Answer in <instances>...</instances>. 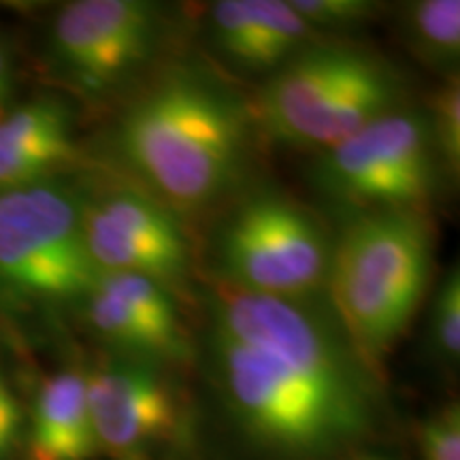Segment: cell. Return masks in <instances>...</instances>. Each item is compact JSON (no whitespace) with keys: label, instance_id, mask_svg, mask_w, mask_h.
<instances>
[{"label":"cell","instance_id":"11","mask_svg":"<svg viewBox=\"0 0 460 460\" xmlns=\"http://www.w3.org/2000/svg\"><path fill=\"white\" fill-rule=\"evenodd\" d=\"M99 450L122 456L169 439L180 424V402L158 365L115 358L85 376Z\"/></svg>","mask_w":460,"mask_h":460},{"label":"cell","instance_id":"10","mask_svg":"<svg viewBox=\"0 0 460 460\" xmlns=\"http://www.w3.org/2000/svg\"><path fill=\"white\" fill-rule=\"evenodd\" d=\"M92 332L122 358L160 365L188 354V332L171 290L132 273H99L84 296Z\"/></svg>","mask_w":460,"mask_h":460},{"label":"cell","instance_id":"6","mask_svg":"<svg viewBox=\"0 0 460 460\" xmlns=\"http://www.w3.org/2000/svg\"><path fill=\"white\" fill-rule=\"evenodd\" d=\"M331 252L318 217L273 192L243 200L216 243L217 267L230 288L284 298L314 296L329 278Z\"/></svg>","mask_w":460,"mask_h":460},{"label":"cell","instance_id":"7","mask_svg":"<svg viewBox=\"0 0 460 460\" xmlns=\"http://www.w3.org/2000/svg\"><path fill=\"white\" fill-rule=\"evenodd\" d=\"M99 269L84 237L82 199L51 181L0 192V281L43 301L84 298Z\"/></svg>","mask_w":460,"mask_h":460},{"label":"cell","instance_id":"22","mask_svg":"<svg viewBox=\"0 0 460 460\" xmlns=\"http://www.w3.org/2000/svg\"><path fill=\"white\" fill-rule=\"evenodd\" d=\"M356 460H393V458H386V456H362V458H356Z\"/></svg>","mask_w":460,"mask_h":460},{"label":"cell","instance_id":"17","mask_svg":"<svg viewBox=\"0 0 460 460\" xmlns=\"http://www.w3.org/2000/svg\"><path fill=\"white\" fill-rule=\"evenodd\" d=\"M430 345L446 365H456L460 356V271L450 269L437 288L430 314Z\"/></svg>","mask_w":460,"mask_h":460},{"label":"cell","instance_id":"13","mask_svg":"<svg viewBox=\"0 0 460 460\" xmlns=\"http://www.w3.org/2000/svg\"><path fill=\"white\" fill-rule=\"evenodd\" d=\"M73 152V119L60 101L17 107L0 118V192L48 181Z\"/></svg>","mask_w":460,"mask_h":460},{"label":"cell","instance_id":"20","mask_svg":"<svg viewBox=\"0 0 460 460\" xmlns=\"http://www.w3.org/2000/svg\"><path fill=\"white\" fill-rule=\"evenodd\" d=\"M22 424L24 418H22L20 402L9 388L7 379L0 376V460L13 456L22 437Z\"/></svg>","mask_w":460,"mask_h":460},{"label":"cell","instance_id":"8","mask_svg":"<svg viewBox=\"0 0 460 460\" xmlns=\"http://www.w3.org/2000/svg\"><path fill=\"white\" fill-rule=\"evenodd\" d=\"M164 20L143 0H75L51 28L56 65L75 88L109 94L137 77L156 58Z\"/></svg>","mask_w":460,"mask_h":460},{"label":"cell","instance_id":"16","mask_svg":"<svg viewBox=\"0 0 460 460\" xmlns=\"http://www.w3.org/2000/svg\"><path fill=\"white\" fill-rule=\"evenodd\" d=\"M437 158L447 177H458L460 169V82L458 75L439 85L427 111Z\"/></svg>","mask_w":460,"mask_h":460},{"label":"cell","instance_id":"14","mask_svg":"<svg viewBox=\"0 0 460 460\" xmlns=\"http://www.w3.org/2000/svg\"><path fill=\"white\" fill-rule=\"evenodd\" d=\"M99 452L88 407L85 376L62 371L45 379L34 399L28 456L31 460H90Z\"/></svg>","mask_w":460,"mask_h":460},{"label":"cell","instance_id":"15","mask_svg":"<svg viewBox=\"0 0 460 460\" xmlns=\"http://www.w3.org/2000/svg\"><path fill=\"white\" fill-rule=\"evenodd\" d=\"M405 41L420 62L446 79L458 75L460 3L458 0H418L402 9Z\"/></svg>","mask_w":460,"mask_h":460},{"label":"cell","instance_id":"5","mask_svg":"<svg viewBox=\"0 0 460 460\" xmlns=\"http://www.w3.org/2000/svg\"><path fill=\"white\" fill-rule=\"evenodd\" d=\"M439 171L427 111L402 105L318 152L309 180L332 205L360 216L424 211Z\"/></svg>","mask_w":460,"mask_h":460},{"label":"cell","instance_id":"9","mask_svg":"<svg viewBox=\"0 0 460 460\" xmlns=\"http://www.w3.org/2000/svg\"><path fill=\"white\" fill-rule=\"evenodd\" d=\"M84 237L99 273H132L164 288L181 284L190 245L180 217L146 190L113 188L82 200Z\"/></svg>","mask_w":460,"mask_h":460},{"label":"cell","instance_id":"21","mask_svg":"<svg viewBox=\"0 0 460 460\" xmlns=\"http://www.w3.org/2000/svg\"><path fill=\"white\" fill-rule=\"evenodd\" d=\"M11 94V71H9V60L4 56L3 45H0V115H3V107L7 102Z\"/></svg>","mask_w":460,"mask_h":460},{"label":"cell","instance_id":"3","mask_svg":"<svg viewBox=\"0 0 460 460\" xmlns=\"http://www.w3.org/2000/svg\"><path fill=\"white\" fill-rule=\"evenodd\" d=\"M430 267L433 224L424 211L352 216L332 245V314L371 373L416 315Z\"/></svg>","mask_w":460,"mask_h":460},{"label":"cell","instance_id":"2","mask_svg":"<svg viewBox=\"0 0 460 460\" xmlns=\"http://www.w3.org/2000/svg\"><path fill=\"white\" fill-rule=\"evenodd\" d=\"M250 102L200 68H171L124 107L119 163L169 209L199 211L237 186L250 160Z\"/></svg>","mask_w":460,"mask_h":460},{"label":"cell","instance_id":"12","mask_svg":"<svg viewBox=\"0 0 460 460\" xmlns=\"http://www.w3.org/2000/svg\"><path fill=\"white\" fill-rule=\"evenodd\" d=\"M211 45L247 73L271 75L309 48L314 31L288 0H222L209 7Z\"/></svg>","mask_w":460,"mask_h":460},{"label":"cell","instance_id":"19","mask_svg":"<svg viewBox=\"0 0 460 460\" xmlns=\"http://www.w3.org/2000/svg\"><path fill=\"white\" fill-rule=\"evenodd\" d=\"M424 460H460V411L447 405L422 424L420 433Z\"/></svg>","mask_w":460,"mask_h":460},{"label":"cell","instance_id":"18","mask_svg":"<svg viewBox=\"0 0 460 460\" xmlns=\"http://www.w3.org/2000/svg\"><path fill=\"white\" fill-rule=\"evenodd\" d=\"M296 15L318 31H354L367 26L382 13V4L371 0H288Z\"/></svg>","mask_w":460,"mask_h":460},{"label":"cell","instance_id":"1","mask_svg":"<svg viewBox=\"0 0 460 460\" xmlns=\"http://www.w3.org/2000/svg\"><path fill=\"white\" fill-rule=\"evenodd\" d=\"M312 298L222 288L207 331L237 427L256 446L296 460L354 444L373 422L371 371L335 314Z\"/></svg>","mask_w":460,"mask_h":460},{"label":"cell","instance_id":"4","mask_svg":"<svg viewBox=\"0 0 460 460\" xmlns=\"http://www.w3.org/2000/svg\"><path fill=\"white\" fill-rule=\"evenodd\" d=\"M405 105L386 58L352 45H309L269 75L250 101L254 128L279 146L324 152Z\"/></svg>","mask_w":460,"mask_h":460}]
</instances>
